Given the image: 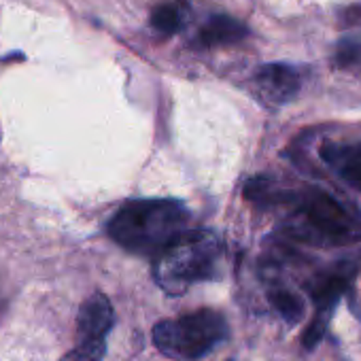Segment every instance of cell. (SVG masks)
Listing matches in <instances>:
<instances>
[{
  "instance_id": "1",
  "label": "cell",
  "mask_w": 361,
  "mask_h": 361,
  "mask_svg": "<svg viewBox=\"0 0 361 361\" xmlns=\"http://www.w3.org/2000/svg\"><path fill=\"white\" fill-rule=\"evenodd\" d=\"M190 213L174 200H132L109 221V236L130 253L157 257L188 232Z\"/></svg>"
},
{
  "instance_id": "2",
  "label": "cell",
  "mask_w": 361,
  "mask_h": 361,
  "mask_svg": "<svg viewBox=\"0 0 361 361\" xmlns=\"http://www.w3.org/2000/svg\"><path fill=\"white\" fill-rule=\"evenodd\" d=\"M221 259L224 247L213 232L188 230L155 257L153 279L166 293L178 295L196 283L217 279Z\"/></svg>"
},
{
  "instance_id": "3",
  "label": "cell",
  "mask_w": 361,
  "mask_h": 361,
  "mask_svg": "<svg viewBox=\"0 0 361 361\" xmlns=\"http://www.w3.org/2000/svg\"><path fill=\"white\" fill-rule=\"evenodd\" d=\"M230 327L224 314L202 308L178 319L159 321L153 327V344L157 350L174 361H196L213 353L228 340Z\"/></svg>"
},
{
  "instance_id": "4",
  "label": "cell",
  "mask_w": 361,
  "mask_h": 361,
  "mask_svg": "<svg viewBox=\"0 0 361 361\" xmlns=\"http://www.w3.org/2000/svg\"><path fill=\"white\" fill-rule=\"evenodd\" d=\"M300 232L306 238L342 245L361 240V221L336 198L323 192H308L298 209Z\"/></svg>"
},
{
  "instance_id": "5",
  "label": "cell",
  "mask_w": 361,
  "mask_h": 361,
  "mask_svg": "<svg viewBox=\"0 0 361 361\" xmlns=\"http://www.w3.org/2000/svg\"><path fill=\"white\" fill-rule=\"evenodd\" d=\"M359 270H361V262H344V264H338L336 268L321 272L319 276L312 279V283L308 285V293L317 306V312H314V319L308 325L304 340H302L306 348H312L321 342L338 300L348 289L353 276Z\"/></svg>"
},
{
  "instance_id": "6",
  "label": "cell",
  "mask_w": 361,
  "mask_h": 361,
  "mask_svg": "<svg viewBox=\"0 0 361 361\" xmlns=\"http://www.w3.org/2000/svg\"><path fill=\"white\" fill-rule=\"evenodd\" d=\"M257 96L268 104H285L300 92V73L289 64H266L253 79Z\"/></svg>"
},
{
  "instance_id": "7",
  "label": "cell",
  "mask_w": 361,
  "mask_h": 361,
  "mask_svg": "<svg viewBox=\"0 0 361 361\" xmlns=\"http://www.w3.org/2000/svg\"><path fill=\"white\" fill-rule=\"evenodd\" d=\"M115 323V310L104 293H94L87 298L79 310L77 334L79 340H106Z\"/></svg>"
},
{
  "instance_id": "8",
  "label": "cell",
  "mask_w": 361,
  "mask_h": 361,
  "mask_svg": "<svg viewBox=\"0 0 361 361\" xmlns=\"http://www.w3.org/2000/svg\"><path fill=\"white\" fill-rule=\"evenodd\" d=\"M321 157L346 185L361 190V142H327Z\"/></svg>"
},
{
  "instance_id": "9",
  "label": "cell",
  "mask_w": 361,
  "mask_h": 361,
  "mask_svg": "<svg viewBox=\"0 0 361 361\" xmlns=\"http://www.w3.org/2000/svg\"><path fill=\"white\" fill-rule=\"evenodd\" d=\"M247 26L240 20L230 16H213L198 32V45L202 47H221L240 43L247 37Z\"/></svg>"
},
{
  "instance_id": "10",
  "label": "cell",
  "mask_w": 361,
  "mask_h": 361,
  "mask_svg": "<svg viewBox=\"0 0 361 361\" xmlns=\"http://www.w3.org/2000/svg\"><path fill=\"white\" fill-rule=\"evenodd\" d=\"M188 18V7L185 3H164L159 7L153 9L151 13V26L159 32V35H176L185 24Z\"/></svg>"
},
{
  "instance_id": "11",
  "label": "cell",
  "mask_w": 361,
  "mask_h": 361,
  "mask_svg": "<svg viewBox=\"0 0 361 361\" xmlns=\"http://www.w3.org/2000/svg\"><path fill=\"white\" fill-rule=\"evenodd\" d=\"M270 304L276 308V312L287 321V323H298L302 317H304V310H306V306H304V302L295 295V293H291L289 289H274V291H270Z\"/></svg>"
},
{
  "instance_id": "12",
  "label": "cell",
  "mask_w": 361,
  "mask_h": 361,
  "mask_svg": "<svg viewBox=\"0 0 361 361\" xmlns=\"http://www.w3.org/2000/svg\"><path fill=\"white\" fill-rule=\"evenodd\" d=\"M106 355V340H79L60 361H102Z\"/></svg>"
},
{
  "instance_id": "13",
  "label": "cell",
  "mask_w": 361,
  "mask_h": 361,
  "mask_svg": "<svg viewBox=\"0 0 361 361\" xmlns=\"http://www.w3.org/2000/svg\"><path fill=\"white\" fill-rule=\"evenodd\" d=\"M334 62L340 68L361 64V39H344V41H340L338 47H336V54H334Z\"/></svg>"
}]
</instances>
